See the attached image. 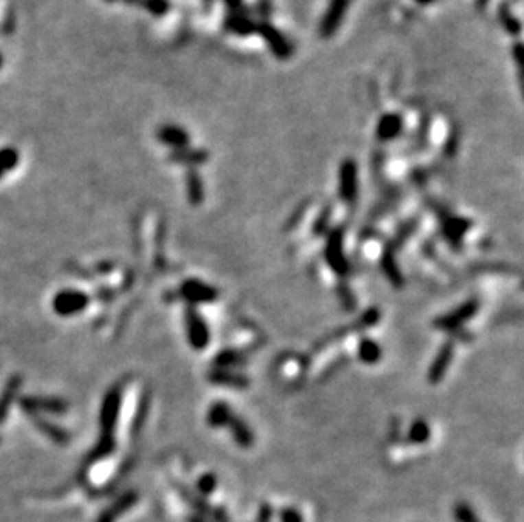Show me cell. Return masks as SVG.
<instances>
[{"instance_id": "cell-14", "label": "cell", "mask_w": 524, "mask_h": 522, "mask_svg": "<svg viewBox=\"0 0 524 522\" xmlns=\"http://www.w3.org/2000/svg\"><path fill=\"white\" fill-rule=\"evenodd\" d=\"M256 24L251 17L248 16L244 10H240V12H231L229 16L226 17L224 21V26L227 27L231 32L240 36H248L251 34L253 31H256Z\"/></svg>"}, {"instance_id": "cell-12", "label": "cell", "mask_w": 524, "mask_h": 522, "mask_svg": "<svg viewBox=\"0 0 524 522\" xmlns=\"http://www.w3.org/2000/svg\"><path fill=\"white\" fill-rule=\"evenodd\" d=\"M21 385H23V377L21 375H12L5 381V387H3L2 394H0V424L9 416V410L14 402H16Z\"/></svg>"}, {"instance_id": "cell-32", "label": "cell", "mask_w": 524, "mask_h": 522, "mask_svg": "<svg viewBox=\"0 0 524 522\" xmlns=\"http://www.w3.org/2000/svg\"><path fill=\"white\" fill-rule=\"evenodd\" d=\"M280 519L282 522H304L302 514L297 509H294V507H287V509L282 510Z\"/></svg>"}, {"instance_id": "cell-15", "label": "cell", "mask_w": 524, "mask_h": 522, "mask_svg": "<svg viewBox=\"0 0 524 522\" xmlns=\"http://www.w3.org/2000/svg\"><path fill=\"white\" fill-rule=\"evenodd\" d=\"M451 356H453V346H451V343L444 344V346L440 349L438 356H436V359H435V363L431 365V368H429L428 378L433 381V383H438V381L444 377V373H446V368L450 366V363H451Z\"/></svg>"}, {"instance_id": "cell-34", "label": "cell", "mask_w": 524, "mask_h": 522, "mask_svg": "<svg viewBox=\"0 0 524 522\" xmlns=\"http://www.w3.org/2000/svg\"><path fill=\"white\" fill-rule=\"evenodd\" d=\"M227 3H229L231 12H240V10H243V5H241V0H227Z\"/></svg>"}, {"instance_id": "cell-33", "label": "cell", "mask_w": 524, "mask_h": 522, "mask_svg": "<svg viewBox=\"0 0 524 522\" xmlns=\"http://www.w3.org/2000/svg\"><path fill=\"white\" fill-rule=\"evenodd\" d=\"M384 268L387 272V275L390 276V278L394 280L396 283H400V276H399V272H397V266L394 265V260L392 257H385L384 258Z\"/></svg>"}, {"instance_id": "cell-16", "label": "cell", "mask_w": 524, "mask_h": 522, "mask_svg": "<svg viewBox=\"0 0 524 522\" xmlns=\"http://www.w3.org/2000/svg\"><path fill=\"white\" fill-rule=\"evenodd\" d=\"M175 163L189 165V167H198L204 165L209 160V153L205 150H194V147H183V150H175L170 156Z\"/></svg>"}, {"instance_id": "cell-23", "label": "cell", "mask_w": 524, "mask_h": 522, "mask_svg": "<svg viewBox=\"0 0 524 522\" xmlns=\"http://www.w3.org/2000/svg\"><path fill=\"white\" fill-rule=\"evenodd\" d=\"M360 359L365 363H377L382 356V349L375 341L372 340H363L360 343L358 348Z\"/></svg>"}, {"instance_id": "cell-4", "label": "cell", "mask_w": 524, "mask_h": 522, "mask_svg": "<svg viewBox=\"0 0 524 522\" xmlns=\"http://www.w3.org/2000/svg\"><path fill=\"white\" fill-rule=\"evenodd\" d=\"M21 409L27 416H38V414H65L68 410V404L63 399L56 397H23L19 401Z\"/></svg>"}, {"instance_id": "cell-35", "label": "cell", "mask_w": 524, "mask_h": 522, "mask_svg": "<svg viewBox=\"0 0 524 522\" xmlns=\"http://www.w3.org/2000/svg\"><path fill=\"white\" fill-rule=\"evenodd\" d=\"M418 3H421V5H429V3H433L435 0H415Z\"/></svg>"}, {"instance_id": "cell-6", "label": "cell", "mask_w": 524, "mask_h": 522, "mask_svg": "<svg viewBox=\"0 0 524 522\" xmlns=\"http://www.w3.org/2000/svg\"><path fill=\"white\" fill-rule=\"evenodd\" d=\"M256 32H260L262 38L269 43L270 49L277 58H288L292 55V46L288 39L277 27H273L269 21H262V23L256 24Z\"/></svg>"}, {"instance_id": "cell-25", "label": "cell", "mask_w": 524, "mask_h": 522, "mask_svg": "<svg viewBox=\"0 0 524 522\" xmlns=\"http://www.w3.org/2000/svg\"><path fill=\"white\" fill-rule=\"evenodd\" d=\"M499 16H501L502 24H504V27L508 29L509 34H514V36L519 34V31H521V24H519V21L516 19L511 12H509L508 3H502L501 10H499Z\"/></svg>"}, {"instance_id": "cell-27", "label": "cell", "mask_w": 524, "mask_h": 522, "mask_svg": "<svg viewBox=\"0 0 524 522\" xmlns=\"http://www.w3.org/2000/svg\"><path fill=\"white\" fill-rule=\"evenodd\" d=\"M429 436H431V429H429L428 424L422 423V420H418V423H414L413 427H411V431H409V439L413 442H418V444L428 441Z\"/></svg>"}, {"instance_id": "cell-7", "label": "cell", "mask_w": 524, "mask_h": 522, "mask_svg": "<svg viewBox=\"0 0 524 522\" xmlns=\"http://www.w3.org/2000/svg\"><path fill=\"white\" fill-rule=\"evenodd\" d=\"M477 311H479V302L468 300L465 302L464 305H460L458 309H455L453 312H450L448 316H444V318L436 320V324H438L442 329H446V331L457 329V327H460L462 324L467 322L468 319H472Z\"/></svg>"}, {"instance_id": "cell-36", "label": "cell", "mask_w": 524, "mask_h": 522, "mask_svg": "<svg viewBox=\"0 0 524 522\" xmlns=\"http://www.w3.org/2000/svg\"><path fill=\"white\" fill-rule=\"evenodd\" d=\"M0 67H2V55H0Z\"/></svg>"}, {"instance_id": "cell-24", "label": "cell", "mask_w": 524, "mask_h": 522, "mask_svg": "<svg viewBox=\"0 0 524 522\" xmlns=\"http://www.w3.org/2000/svg\"><path fill=\"white\" fill-rule=\"evenodd\" d=\"M19 163V153L14 147H3L0 150V178L3 175L12 171L16 165Z\"/></svg>"}, {"instance_id": "cell-13", "label": "cell", "mask_w": 524, "mask_h": 522, "mask_svg": "<svg viewBox=\"0 0 524 522\" xmlns=\"http://www.w3.org/2000/svg\"><path fill=\"white\" fill-rule=\"evenodd\" d=\"M326 257L330 265L332 266V270L338 273H346L348 270V263H346L345 253H343V244H341V234L334 233L332 237L328 243V250H326Z\"/></svg>"}, {"instance_id": "cell-8", "label": "cell", "mask_w": 524, "mask_h": 522, "mask_svg": "<svg viewBox=\"0 0 524 522\" xmlns=\"http://www.w3.org/2000/svg\"><path fill=\"white\" fill-rule=\"evenodd\" d=\"M182 295L192 304H207L218 298V292L198 280H187L182 285Z\"/></svg>"}, {"instance_id": "cell-38", "label": "cell", "mask_w": 524, "mask_h": 522, "mask_svg": "<svg viewBox=\"0 0 524 522\" xmlns=\"http://www.w3.org/2000/svg\"><path fill=\"white\" fill-rule=\"evenodd\" d=\"M207 2H214V0H207Z\"/></svg>"}, {"instance_id": "cell-17", "label": "cell", "mask_w": 524, "mask_h": 522, "mask_svg": "<svg viewBox=\"0 0 524 522\" xmlns=\"http://www.w3.org/2000/svg\"><path fill=\"white\" fill-rule=\"evenodd\" d=\"M32 420H34L36 427H38L43 434L48 436L49 439H53V441L58 442V444H68V441H70V434H68L67 431L55 426V424L48 423V420L41 419V417L38 416H32Z\"/></svg>"}, {"instance_id": "cell-22", "label": "cell", "mask_w": 524, "mask_h": 522, "mask_svg": "<svg viewBox=\"0 0 524 522\" xmlns=\"http://www.w3.org/2000/svg\"><path fill=\"white\" fill-rule=\"evenodd\" d=\"M227 426L231 427V433H233L238 444L244 446V448H248V446L253 444V434H251V431L248 429L247 424H244L243 420L231 417V420L227 423Z\"/></svg>"}, {"instance_id": "cell-20", "label": "cell", "mask_w": 524, "mask_h": 522, "mask_svg": "<svg viewBox=\"0 0 524 522\" xmlns=\"http://www.w3.org/2000/svg\"><path fill=\"white\" fill-rule=\"evenodd\" d=\"M231 409L227 407L226 404H223V402H218V404H214L209 409V414H207V423L211 424L212 427H221V426H226L227 423L231 420Z\"/></svg>"}, {"instance_id": "cell-10", "label": "cell", "mask_w": 524, "mask_h": 522, "mask_svg": "<svg viewBox=\"0 0 524 522\" xmlns=\"http://www.w3.org/2000/svg\"><path fill=\"white\" fill-rule=\"evenodd\" d=\"M157 138L160 139V143H163V145L170 147H175V150H183L190 143L189 132L175 124L161 126L157 131Z\"/></svg>"}, {"instance_id": "cell-2", "label": "cell", "mask_w": 524, "mask_h": 522, "mask_svg": "<svg viewBox=\"0 0 524 522\" xmlns=\"http://www.w3.org/2000/svg\"><path fill=\"white\" fill-rule=\"evenodd\" d=\"M121 387H112L106 394L102 402V409H100V436H114L115 424H117L119 409H121Z\"/></svg>"}, {"instance_id": "cell-19", "label": "cell", "mask_w": 524, "mask_h": 522, "mask_svg": "<svg viewBox=\"0 0 524 522\" xmlns=\"http://www.w3.org/2000/svg\"><path fill=\"white\" fill-rule=\"evenodd\" d=\"M187 193H189V200L194 205L202 204V200H204V183H202L201 175L195 170H190L187 174Z\"/></svg>"}, {"instance_id": "cell-28", "label": "cell", "mask_w": 524, "mask_h": 522, "mask_svg": "<svg viewBox=\"0 0 524 522\" xmlns=\"http://www.w3.org/2000/svg\"><path fill=\"white\" fill-rule=\"evenodd\" d=\"M212 380L219 381V383H227L231 387H247L248 380L241 375H231L227 372H219L218 375H212Z\"/></svg>"}, {"instance_id": "cell-29", "label": "cell", "mask_w": 524, "mask_h": 522, "mask_svg": "<svg viewBox=\"0 0 524 522\" xmlns=\"http://www.w3.org/2000/svg\"><path fill=\"white\" fill-rule=\"evenodd\" d=\"M216 487H218V480H216V475L205 473V475H202L201 478H198L197 488H198V492L204 493V495H209V493L214 492Z\"/></svg>"}, {"instance_id": "cell-11", "label": "cell", "mask_w": 524, "mask_h": 522, "mask_svg": "<svg viewBox=\"0 0 524 522\" xmlns=\"http://www.w3.org/2000/svg\"><path fill=\"white\" fill-rule=\"evenodd\" d=\"M404 129V119L400 114L397 112H389L385 116L378 119L377 124V138L380 141H392V139L399 138V134Z\"/></svg>"}, {"instance_id": "cell-1", "label": "cell", "mask_w": 524, "mask_h": 522, "mask_svg": "<svg viewBox=\"0 0 524 522\" xmlns=\"http://www.w3.org/2000/svg\"><path fill=\"white\" fill-rule=\"evenodd\" d=\"M350 2L352 0H330L326 12H324L323 19H321L319 27H317L321 38L330 39L336 34V31L341 26L343 19H345L346 12H348Z\"/></svg>"}, {"instance_id": "cell-18", "label": "cell", "mask_w": 524, "mask_h": 522, "mask_svg": "<svg viewBox=\"0 0 524 522\" xmlns=\"http://www.w3.org/2000/svg\"><path fill=\"white\" fill-rule=\"evenodd\" d=\"M138 500V495H136L135 492H129L126 493V495H122L121 499H119L117 503H114V506L111 507L109 510H106V512L102 514V517H100L99 522H112L115 519L117 516H121L124 510H128L129 507L133 506V503Z\"/></svg>"}, {"instance_id": "cell-30", "label": "cell", "mask_w": 524, "mask_h": 522, "mask_svg": "<svg viewBox=\"0 0 524 522\" xmlns=\"http://www.w3.org/2000/svg\"><path fill=\"white\" fill-rule=\"evenodd\" d=\"M143 7L153 16H163L168 10L170 3L168 0H143Z\"/></svg>"}, {"instance_id": "cell-5", "label": "cell", "mask_w": 524, "mask_h": 522, "mask_svg": "<svg viewBox=\"0 0 524 522\" xmlns=\"http://www.w3.org/2000/svg\"><path fill=\"white\" fill-rule=\"evenodd\" d=\"M358 193V168L355 160L346 158L339 167V195L345 202H353Z\"/></svg>"}, {"instance_id": "cell-3", "label": "cell", "mask_w": 524, "mask_h": 522, "mask_svg": "<svg viewBox=\"0 0 524 522\" xmlns=\"http://www.w3.org/2000/svg\"><path fill=\"white\" fill-rule=\"evenodd\" d=\"M87 305H89V297L78 290H61L53 298V309L58 316H63V318L80 314L82 311H85Z\"/></svg>"}, {"instance_id": "cell-37", "label": "cell", "mask_w": 524, "mask_h": 522, "mask_svg": "<svg viewBox=\"0 0 524 522\" xmlns=\"http://www.w3.org/2000/svg\"><path fill=\"white\" fill-rule=\"evenodd\" d=\"M126 2H136V0H126Z\"/></svg>"}, {"instance_id": "cell-39", "label": "cell", "mask_w": 524, "mask_h": 522, "mask_svg": "<svg viewBox=\"0 0 524 522\" xmlns=\"http://www.w3.org/2000/svg\"><path fill=\"white\" fill-rule=\"evenodd\" d=\"M109 2H112V0H109Z\"/></svg>"}, {"instance_id": "cell-26", "label": "cell", "mask_w": 524, "mask_h": 522, "mask_svg": "<svg viewBox=\"0 0 524 522\" xmlns=\"http://www.w3.org/2000/svg\"><path fill=\"white\" fill-rule=\"evenodd\" d=\"M453 516L457 522H480L477 514L473 512L472 507L465 502L457 503V506L453 507Z\"/></svg>"}, {"instance_id": "cell-9", "label": "cell", "mask_w": 524, "mask_h": 522, "mask_svg": "<svg viewBox=\"0 0 524 522\" xmlns=\"http://www.w3.org/2000/svg\"><path fill=\"white\" fill-rule=\"evenodd\" d=\"M187 327H189V341L195 349H204L207 346L209 329L194 309H189L187 312Z\"/></svg>"}, {"instance_id": "cell-21", "label": "cell", "mask_w": 524, "mask_h": 522, "mask_svg": "<svg viewBox=\"0 0 524 522\" xmlns=\"http://www.w3.org/2000/svg\"><path fill=\"white\" fill-rule=\"evenodd\" d=\"M114 448H115L114 436H100L99 442H97L95 448L92 449V453H90L89 458H87V463H93L97 462V460L106 458V456H109L111 453L114 451Z\"/></svg>"}, {"instance_id": "cell-31", "label": "cell", "mask_w": 524, "mask_h": 522, "mask_svg": "<svg viewBox=\"0 0 524 522\" xmlns=\"http://www.w3.org/2000/svg\"><path fill=\"white\" fill-rule=\"evenodd\" d=\"M241 361H243L241 356L234 351H223L221 355L218 356V359H216V363H218L219 366H223V368H227V366L231 365H238V363Z\"/></svg>"}]
</instances>
